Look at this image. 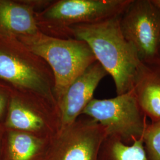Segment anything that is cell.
Listing matches in <instances>:
<instances>
[{
  "label": "cell",
  "instance_id": "cell-1",
  "mask_svg": "<svg viewBox=\"0 0 160 160\" xmlns=\"http://www.w3.org/2000/svg\"><path fill=\"white\" fill-rule=\"evenodd\" d=\"M120 16L69 28L64 38L85 42L96 59L112 77L117 95L133 88L142 62L120 29Z\"/></svg>",
  "mask_w": 160,
  "mask_h": 160
},
{
  "label": "cell",
  "instance_id": "cell-2",
  "mask_svg": "<svg viewBox=\"0 0 160 160\" xmlns=\"http://www.w3.org/2000/svg\"><path fill=\"white\" fill-rule=\"evenodd\" d=\"M0 80L17 92L59 108L50 67L16 38L0 35Z\"/></svg>",
  "mask_w": 160,
  "mask_h": 160
},
{
  "label": "cell",
  "instance_id": "cell-3",
  "mask_svg": "<svg viewBox=\"0 0 160 160\" xmlns=\"http://www.w3.org/2000/svg\"><path fill=\"white\" fill-rule=\"evenodd\" d=\"M17 39L50 67L58 104L70 84L97 61L90 47L82 40L53 37L41 32Z\"/></svg>",
  "mask_w": 160,
  "mask_h": 160
},
{
  "label": "cell",
  "instance_id": "cell-4",
  "mask_svg": "<svg viewBox=\"0 0 160 160\" xmlns=\"http://www.w3.org/2000/svg\"><path fill=\"white\" fill-rule=\"evenodd\" d=\"M131 0H58L37 12L40 32L64 38L71 27L97 23L120 16Z\"/></svg>",
  "mask_w": 160,
  "mask_h": 160
},
{
  "label": "cell",
  "instance_id": "cell-5",
  "mask_svg": "<svg viewBox=\"0 0 160 160\" xmlns=\"http://www.w3.org/2000/svg\"><path fill=\"white\" fill-rule=\"evenodd\" d=\"M81 115L96 121L108 135L119 138L128 145L142 138L149 124L133 88L111 98L92 99Z\"/></svg>",
  "mask_w": 160,
  "mask_h": 160
},
{
  "label": "cell",
  "instance_id": "cell-6",
  "mask_svg": "<svg viewBox=\"0 0 160 160\" xmlns=\"http://www.w3.org/2000/svg\"><path fill=\"white\" fill-rule=\"evenodd\" d=\"M120 26L142 62L160 57V8L152 0H131L120 16Z\"/></svg>",
  "mask_w": 160,
  "mask_h": 160
},
{
  "label": "cell",
  "instance_id": "cell-7",
  "mask_svg": "<svg viewBox=\"0 0 160 160\" xmlns=\"http://www.w3.org/2000/svg\"><path fill=\"white\" fill-rule=\"evenodd\" d=\"M6 129L52 139L61 130L58 107L12 90L4 122Z\"/></svg>",
  "mask_w": 160,
  "mask_h": 160
},
{
  "label": "cell",
  "instance_id": "cell-8",
  "mask_svg": "<svg viewBox=\"0 0 160 160\" xmlns=\"http://www.w3.org/2000/svg\"><path fill=\"white\" fill-rule=\"evenodd\" d=\"M108 135L105 127L89 117L80 116L52 139L46 160H98Z\"/></svg>",
  "mask_w": 160,
  "mask_h": 160
},
{
  "label": "cell",
  "instance_id": "cell-9",
  "mask_svg": "<svg viewBox=\"0 0 160 160\" xmlns=\"http://www.w3.org/2000/svg\"><path fill=\"white\" fill-rule=\"evenodd\" d=\"M108 74L97 61L89 66L70 84L58 104L61 130L74 123L88 104L100 81Z\"/></svg>",
  "mask_w": 160,
  "mask_h": 160
},
{
  "label": "cell",
  "instance_id": "cell-10",
  "mask_svg": "<svg viewBox=\"0 0 160 160\" xmlns=\"http://www.w3.org/2000/svg\"><path fill=\"white\" fill-rule=\"evenodd\" d=\"M51 2L42 0H0V35L18 38L39 33L36 14Z\"/></svg>",
  "mask_w": 160,
  "mask_h": 160
},
{
  "label": "cell",
  "instance_id": "cell-11",
  "mask_svg": "<svg viewBox=\"0 0 160 160\" xmlns=\"http://www.w3.org/2000/svg\"><path fill=\"white\" fill-rule=\"evenodd\" d=\"M133 90L146 116L151 122L160 121V57L142 62Z\"/></svg>",
  "mask_w": 160,
  "mask_h": 160
},
{
  "label": "cell",
  "instance_id": "cell-12",
  "mask_svg": "<svg viewBox=\"0 0 160 160\" xmlns=\"http://www.w3.org/2000/svg\"><path fill=\"white\" fill-rule=\"evenodd\" d=\"M51 140L26 132L6 129L0 160H46Z\"/></svg>",
  "mask_w": 160,
  "mask_h": 160
},
{
  "label": "cell",
  "instance_id": "cell-13",
  "mask_svg": "<svg viewBox=\"0 0 160 160\" xmlns=\"http://www.w3.org/2000/svg\"><path fill=\"white\" fill-rule=\"evenodd\" d=\"M98 160H147L143 138L128 145L119 138L108 135L101 145Z\"/></svg>",
  "mask_w": 160,
  "mask_h": 160
},
{
  "label": "cell",
  "instance_id": "cell-14",
  "mask_svg": "<svg viewBox=\"0 0 160 160\" xmlns=\"http://www.w3.org/2000/svg\"><path fill=\"white\" fill-rule=\"evenodd\" d=\"M143 143L147 160H160V121L149 123Z\"/></svg>",
  "mask_w": 160,
  "mask_h": 160
},
{
  "label": "cell",
  "instance_id": "cell-15",
  "mask_svg": "<svg viewBox=\"0 0 160 160\" xmlns=\"http://www.w3.org/2000/svg\"><path fill=\"white\" fill-rule=\"evenodd\" d=\"M12 88L0 80V123L4 124Z\"/></svg>",
  "mask_w": 160,
  "mask_h": 160
},
{
  "label": "cell",
  "instance_id": "cell-16",
  "mask_svg": "<svg viewBox=\"0 0 160 160\" xmlns=\"http://www.w3.org/2000/svg\"><path fill=\"white\" fill-rule=\"evenodd\" d=\"M5 129H6V128L4 126V124L2 123H0V149H1V146L2 138L4 136Z\"/></svg>",
  "mask_w": 160,
  "mask_h": 160
},
{
  "label": "cell",
  "instance_id": "cell-17",
  "mask_svg": "<svg viewBox=\"0 0 160 160\" xmlns=\"http://www.w3.org/2000/svg\"><path fill=\"white\" fill-rule=\"evenodd\" d=\"M154 3L160 8V0H152Z\"/></svg>",
  "mask_w": 160,
  "mask_h": 160
},
{
  "label": "cell",
  "instance_id": "cell-18",
  "mask_svg": "<svg viewBox=\"0 0 160 160\" xmlns=\"http://www.w3.org/2000/svg\"></svg>",
  "mask_w": 160,
  "mask_h": 160
}]
</instances>
